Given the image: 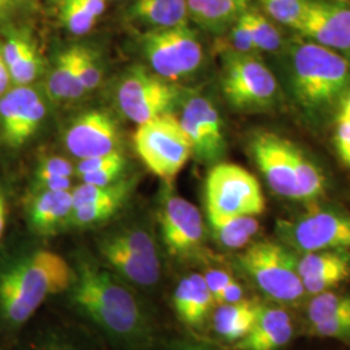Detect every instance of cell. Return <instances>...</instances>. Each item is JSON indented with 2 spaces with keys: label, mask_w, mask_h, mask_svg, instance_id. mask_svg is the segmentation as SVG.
I'll return each instance as SVG.
<instances>
[{
  "label": "cell",
  "mask_w": 350,
  "mask_h": 350,
  "mask_svg": "<svg viewBox=\"0 0 350 350\" xmlns=\"http://www.w3.org/2000/svg\"><path fill=\"white\" fill-rule=\"evenodd\" d=\"M17 3V0H0V5L3 7V8H5L7 11H10V10H12L13 5Z\"/></svg>",
  "instance_id": "52"
},
{
  "label": "cell",
  "mask_w": 350,
  "mask_h": 350,
  "mask_svg": "<svg viewBox=\"0 0 350 350\" xmlns=\"http://www.w3.org/2000/svg\"><path fill=\"white\" fill-rule=\"evenodd\" d=\"M120 247L148 262L161 265L157 244L148 231L139 227H129L107 235Z\"/></svg>",
  "instance_id": "28"
},
{
  "label": "cell",
  "mask_w": 350,
  "mask_h": 350,
  "mask_svg": "<svg viewBox=\"0 0 350 350\" xmlns=\"http://www.w3.org/2000/svg\"><path fill=\"white\" fill-rule=\"evenodd\" d=\"M46 104L36 90L16 86L0 99V125L4 140L18 147L30 138L46 116Z\"/></svg>",
  "instance_id": "15"
},
{
  "label": "cell",
  "mask_w": 350,
  "mask_h": 350,
  "mask_svg": "<svg viewBox=\"0 0 350 350\" xmlns=\"http://www.w3.org/2000/svg\"><path fill=\"white\" fill-rule=\"evenodd\" d=\"M49 92L53 100H75L86 91L82 86L75 68V47L63 51L49 78Z\"/></svg>",
  "instance_id": "25"
},
{
  "label": "cell",
  "mask_w": 350,
  "mask_h": 350,
  "mask_svg": "<svg viewBox=\"0 0 350 350\" xmlns=\"http://www.w3.org/2000/svg\"><path fill=\"white\" fill-rule=\"evenodd\" d=\"M243 20L250 29V36L256 50L258 52H278L284 47L283 36L276 24L265 13L256 10H247L241 14Z\"/></svg>",
  "instance_id": "26"
},
{
  "label": "cell",
  "mask_w": 350,
  "mask_h": 350,
  "mask_svg": "<svg viewBox=\"0 0 350 350\" xmlns=\"http://www.w3.org/2000/svg\"><path fill=\"white\" fill-rule=\"evenodd\" d=\"M167 350H215L212 347L202 344L199 341H193V340H187V338H182V340H176L173 341Z\"/></svg>",
  "instance_id": "47"
},
{
  "label": "cell",
  "mask_w": 350,
  "mask_h": 350,
  "mask_svg": "<svg viewBox=\"0 0 350 350\" xmlns=\"http://www.w3.org/2000/svg\"><path fill=\"white\" fill-rule=\"evenodd\" d=\"M205 205L206 214L258 217L266 201L254 175L237 163H221L206 176Z\"/></svg>",
  "instance_id": "8"
},
{
  "label": "cell",
  "mask_w": 350,
  "mask_h": 350,
  "mask_svg": "<svg viewBox=\"0 0 350 350\" xmlns=\"http://www.w3.org/2000/svg\"><path fill=\"white\" fill-rule=\"evenodd\" d=\"M263 13L275 24L296 29L305 8V0H260Z\"/></svg>",
  "instance_id": "32"
},
{
  "label": "cell",
  "mask_w": 350,
  "mask_h": 350,
  "mask_svg": "<svg viewBox=\"0 0 350 350\" xmlns=\"http://www.w3.org/2000/svg\"><path fill=\"white\" fill-rule=\"evenodd\" d=\"M221 83L226 100L240 112H267L280 100L275 75L254 55L227 52Z\"/></svg>",
  "instance_id": "6"
},
{
  "label": "cell",
  "mask_w": 350,
  "mask_h": 350,
  "mask_svg": "<svg viewBox=\"0 0 350 350\" xmlns=\"http://www.w3.org/2000/svg\"><path fill=\"white\" fill-rule=\"evenodd\" d=\"M310 331L321 338L350 340V314L313 323L310 325Z\"/></svg>",
  "instance_id": "38"
},
{
  "label": "cell",
  "mask_w": 350,
  "mask_h": 350,
  "mask_svg": "<svg viewBox=\"0 0 350 350\" xmlns=\"http://www.w3.org/2000/svg\"><path fill=\"white\" fill-rule=\"evenodd\" d=\"M129 16L150 30L188 25L189 18L186 0H135Z\"/></svg>",
  "instance_id": "22"
},
{
  "label": "cell",
  "mask_w": 350,
  "mask_h": 350,
  "mask_svg": "<svg viewBox=\"0 0 350 350\" xmlns=\"http://www.w3.org/2000/svg\"><path fill=\"white\" fill-rule=\"evenodd\" d=\"M335 146L341 163L350 169V114L336 113Z\"/></svg>",
  "instance_id": "39"
},
{
  "label": "cell",
  "mask_w": 350,
  "mask_h": 350,
  "mask_svg": "<svg viewBox=\"0 0 350 350\" xmlns=\"http://www.w3.org/2000/svg\"><path fill=\"white\" fill-rule=\"evenodd\" d=\"M69 293L75 309L120 348L154 347L157 329L148 308L111 269L90 257H78Z\"/></svg>",
  "instance_id": "1"
},
{
  "label": "cell",
  "mask_w": 350,
  "mask_h": 350,
  "mask_svg": "<svg viewBox=\"0 0 350 350\" xmlns=\"http://www.w3.org/2000/svg\"><path fill=\"white\" fill-rule=\"evenodd\" d=\"M8 12V11H7V10H5V8H3V7H1V5H0V16H1V14H4V13H7Z\"/></svg>",
  "instance_id": "53"
},
{
  "label": "cell",
  "mask_w": 350,
  "mask_h": 350,
  "mask_svg": "<svg viewBox=\"0 0 350 350\" xmlns=\"http://www.w3.org/2000/svg\"><path fill=\"white\" fill-rule=\"evenodd\" d=\"M286 56L289 94L301 112L314 122L338 113L350 92L349 60L302 37L288 44Z\"/></svg>",
  "instance_id": "2"
},
{
  "label": "cell",
  "mask_w": 350,
  "mask_h": 350,
  "mask_svg": "<svg viewBox=\"0 0 350 350\" xmlns=\"http://www.w3.org/2000/svg\"><path fill=\"white\" fill-rule=\"evenodd\" d=\"M338 112H344L350 114V92L342 99V101H341V104H340V107H338Z\"/></svg>",
  "instance_id": "51"
},
{
  "label": "cell",
  "mask_w": 350,
  "mask_h": 350,
  "mask_svg": "<svg viewBox=\"0 0 350 350\" xmlns=\"http://www.w3.org/2000/svg\"><path fill=\"white\" fill-rule=\"evenodd\" d=\"M142 47L152 72L170 82L195 73L204 59L200 40L188 25L150 30Z\"/></svg>",
  "instance_id": "9"
},
{
  "label": "cell",
  "mask_w": 350,
  "mask_h": 350,
  "mask_svg": "<svg viewBox=\"0 0 350 350\" xmlns=\"http://www.w3.org/2000/svg\"><path fill=\"white\" fill-rule=\"evenodd\" d=\"M198 159L205 163L219 160L226 150L224 125L212 101L201 95L188 98L179 118Z\"/></svg>",
  "instance_id": "14"
},
{
  "label": "cell",
  "mask_w": 350,
  "mask_h": 350,
  "mask_svg": "<svg viewBox=\"0 0 350 350\" xmlns=\"http://www.w3.org/2000/svg\"><path fill=\"white\" fill-rule=\"evenodd\" d=\"M227 40L230 44L231 53H240V55H254L258 51L256 50V46L253 43V39L250 36V29L240 16L238 20L228 27V36Z\"/></svg>",
  "instance_id": "37"
},
{
  "label": "cell",
  "mask_w": 350,
  "mask_h": 350,
  "mask_svg": "<svg viewBox=\"0 0 350 350\" xmlns=\"http://www.w3.org/2000/svg\"><path fill=\"white\" fill-rule=\"evenodd\" d=\"M72 191H40L29 208V222L39 235H53L70 224Z\"/></svg>",
  "instance_id": "20"
},
{
  "label": "cell",
  "mask_w": 350,
  "mask_h": 350,
  "mask_svg": "<svg viewBox=\"0 0 350 350\" xmlns=\"http://www.w3.org/2000/svg\"><path fill=\"white\" fill-rule=\"evenodd\" d=\"M212 292L199 273H192L179 280L173 295V306L178 319L192 328L204 325L214 306Z\"/></svg>",
  "instance_id": "19"
},
{
  "label": "cell",
  "mask_w": 350,
  "mask_h": 350,
  "mask_svg": "<svg viewBox=\"0 0 350 350\" xmlns=\"http://www.w3.org/2000/svg\"><path fill=\"white\" fill-rule=\"evenodd\" d=\"M350 278V267H342L338 270L327 271L319 275L309 276L302 279V286L306 295H318L327 291H332Z\"/></svg>",
  "instance_id": "36"
},
{
  "label": "cell",
  "mask_w": 350,
  "mask_h": 350,
  "mask_svg": "<svg viewBox=\"0 0 350 350\" xmlns=\"http://www.w3.org/2000/svg\"><path fill=\"white\" fill-rule=\"evenodd\" d=\"M179 99V90L163 77L134 68L117 88V103L126 118L144 124L170 109Z\"/></svg>",
  "instance_id": "10"
},
{
  "label": "cell",
  "mask_w": 350,
  "mask_h": 350,
  "mask_svg": "<svg viewBox=\"0 0 350 350\" xmlns=\"http://www.w3.org/2000/svg\"><path fill=\"white\" fill-rule=\"evenodd\" d=\"M301 37L335 51L350 62V4L348 0H305Z\"/></svg>",
  "instance_id": "12"
},
{
  "label": "cell",
  "mask_w": 350,
  "mask_h": 350,
  "mask_svg": "<svg viewBox=\"0 0 350 350\" xmlns=\"http://www.w3.org/2000/svg\"><path fill=\"white\" fill-rule=\"evenodd\" d=\"M121 160H125V159L120 150H116V152H112L109 154H104V156H94V157L83 159L77 166V173L78 175L92 173V172L100 170L103 167H107L113 163H118Z\"/></svg>",
  "instance_id": "41"
},
{
  "label": "cell",
  "mask_w": 350,
  "mask_h": 350,
  "mask_svg": "<svg viewBox=\"0 0 350 350\" xmlns=\"http://www.w3.org/2000/svg\"><path fill=\"white\" fill-rule=\"evenodd\" d=\"M276 235L280 243L295 253L350 252V214L313 206L292 219H279Z\"/></svg>",
  "instance_id": "7"
},
{
  "label": "cell",
  "mask_w": 350,
  "mask_h": 350,
  "mask_svg": "<svg viewBox=\"0 0 350 350\" xmlns=\"http://www.w3.org/2000/svg\"><path fill=\"white\" fill-rule=\"evenodd\" d=\"M261 305L250 299L217 305L212 319L214 332L228 342H238L250 334L257 321Z\"/></svg>",
  "instance_id": "21"
},
{
  "label": "cell",
  "mask_w": 350,
  "mask_h": 350,
  "mask_svg": "<svg viewBox=\"0 0 350 350\" xmlns=\"http://www.w3.org/2000/svg\"><path fill=\"white\" fill-rule=\"evenodd\" d=\"M10 81H11V75H10L8 66L4 62L3 50H1V46H0V95L7 90Z\"/></svg>",
  "instance_id": "49"
},
{
  "label": "cell",
  "mask_w": 350,
  "mask_h": 350,
  "mask_svg": "<svg viewBox=\"0 0 350 350\" xmlns=\"http://www.w3.org/2000/svg\"><path fill=\"white\" fill-rule=\"evenodd\" d=\"M94 17L99 18L107 8V0H77Z\"/></svg>",
  "instance_id": "48"
},
{
  "label": "cell",
  "mask_w": 350,
  "mask_h": 350,
  "mask_svg": "<svg viewBox=\"0 0 350 350\" xmlns=\"http://www.w3.org/2000/svg\"><path fill=\"white\" fill-rule=\"evenodd\" d=\"M297 256L279 240L252 241L239 256V265L266 297L284 306L304 300L305 289L297 271Z\"/></svg>",
  "instance_id": "4"
},
{
  "label": "cell",
  "mask_w": 350,
  "mask_h": 350,
  "mask_svg": "<svg viewBox=\"0 0 350 350\" xmlns=\"http://www.w3.org/2000/svg\"><path fill=\"white\" fill-rule=\"evenodd\" d=\"M292 317L278 306L261 305L257 321L247 336L235 342L238 350H279L293 338Z\"/></svg>",
  "instance_id": "18"
},
{
  "label": "cell",
  "mask_w": 350,
  "mask_h": 350,
  "mask_svg": "<svg viewBox=\"0 0 350 350\" xmlns=\"http://www.w3.org/2000/svg\"><path fill=\"white\" fill-rule=\"evenodd\" d=\"M350 314V296L340 295L332 291L312 296L306 315L310 325Z\"/></svg>",
  "instance_id": "29"
},
{
  "label": "cell",
  "mask_w": 350,
  "mask_h": 350,
  "mask_svg": "<svg viewBox=\"0 0 350 350\" xmlns=\"http://www.w3.org/2000/svg\"><path fill=\"white\" fill-rule=\"evenodd\" d=\"M205 282L209 287V291L212 292L213 299L215 302V299L218 297V295L222 292V289L234 279V276L230 273H227L225 270H219V269H211L208 270L205 274Z\"/></svg>",
  "instance_id": "43"
},
{
  "label": "cell",
  "mask_w": 350,
  "mask_h": 350,
  "mask_svg": "<svg viewBox=\"0 0 350 350\" xmlns=\"http://www.w3.org/2000/svg\"><path fill=\"white\" fill-rule=\"evenodd\" d=\"M293 144L275 133L262 131L252 138L250 150L270 189L283 199L300 201Z\"/></svg>",
  "instance_id": "13"
},
{
  "label": "cell",
  "mask_w": 350,
  "mask_h": 350,
  "mask_svg": "<svg viewBox=\"0 0 350 350\" xmlns=\"http://www.w3.org/2000/svg\"><path fill=\"white\" fill-rule=\"evenodd\" d=\"M42 64L38 55L37 47L30 42L20 57L8 68L11 81L16 86H27L37 78Z\"/></svg>",
  "instance_id": "34"
},
{
  "label": "cell",
  "mask_w": 350,
  "mask_h": 350,
  "mask_svg": "<svg viewBox=\"0 0 350 350\" xmlns=\"http://www.w3.org/2000/svg\"><path fill=\"white\" fill-rule=\"evenodd\" d=\"M75 173L72 163L66 159L60 156H51L44 159L39 167L37 175H62V176H72Z\"/></svg>",
  "instance_id": "42"
},
{
  "label": "cell",
  "mask_w": 350,
  "mask_h": 350,
  "mask_svg": "<svg viewBox=\"0 0 350 350\" xmlns=\"http://www.w3.org/2000/svg\"><path fill=\"white\" fill-rule=\"evenodd\" d=\"M60 18L64 26L75 36H85L90 33L98 20L77 0L60 1Z\"/></svg>",
  "instance_id": "33"
},
{
  "label": "cell",
  "mask_w": 350,
  "mask_h": 350,
  "mask_svg": "<svg viewBox=\"0 0 350 350\" xmlns=\"http://www.w3.org/2000/svg\"><path fill=\"white\" fill-rule=\"evenodd\" d=\"M208 222L215 241L226 250L247 248L260 232L257 217L208 214Z\"/></svg>",
  "instance_id": "24"
},
{
  "label": "cell",
  "mask_w": 350,
  "mask_h": 350,
  "mask_svg": "<svg viewBox=\"0 0 350 350\" xmlns=\"http://www.w3.org/2000/svg\"><path fill=\"white\" fill-rule=\"evenodd\" d=\"M167 253L178 260L195 258L204 250L205 226L200 211L189 201L169 193L159 213Z\"/></svg>",
  "instance_id": "11"
},
{
  "label": "cell",
  "mask_w": 350,
  "mask_h": 350,
  "mask_svg": "<svg viewBox=\"0 0 350 350\" xmlns=\"http://www.w3.org/2000/svg\"><path fill=\"white\" fill-rule=\"evenodd\" d=\"M37 350H85L63 334H53L46 338Z\"/></svg>",
  "instance_id": "45"
},
{
  "label": "cell",
  "mask_w": 350,
  "mask_h": 350,
  "mask_svg": "<svg viewBox=\"0 0 350 350\" xmlns=\"http://www.w3.org/2000/svg\"><path fill=\"white\" fill-rule=\"evenodd\" d=\"M117 143V126L109 114L100 111L79 116L65 135L66 148L79 160L116 152Z\"/></svg>",
  "instance_id": "16"
},
{
  "label": "cell",
  "mask_w": 350,
  "mask_h": 350,
  "mask_svg": "<svg viewBox=\"0 0 350 350\" xmlns=\"http://www.w3.org/2000/svg\"><path fill=\"white\" fill-rule=\"evenodd\" d=\"M188 14L198 25L221 33L248 10L250 0H186Z\"/></svg>",
  "instance_id": "23"
},
{
  "label": "cell",
  "mask_w": 350,
  "mask_h": 350,
  "mask_svg": "<svg viewBox=\"0 0 350 350\" xmlns=\"http://www.w3.org/2000/svg\"><path fill=\"white\" fill-rule=\"evenodd\" d=\"M73 267L51 250H40L0 274V317L12 327L26 323L51 296L69 291Z\"/></svg>",
  "instance_id": "3"
},
{
  "label": "cell",
  "mask_w": 350,
  "mask_h": 350,
  "mask_svg": "<svg viewBox=\"0 0 350 350\" xmlns=\"http://www.w3.org/2000/svg\"><path fill=\"white\" fill-rule=\"evenodd\" d=\"M125 160H121L118 163L109 165L107 167H103L100 170L88 173V174L79 175L82 182L86 185L94 186H108L120 180V175L122 174L125 169Z\"/></svg>",
  "instance_id": "40"
},
{
  "label": "cell",
  "mask_w": 350,
  "mask_h": 350,
  "mask_svg": "<svg viewBox=\"0 0 350 350\" xmlns=\"http://www.w3.org/2000/svg\"><path fill=\"white\" fill-rule=\"evenodd\" d=\"M244 299V288L239 283L238 280L234 278L227 286H226L222 292L218 295L215 299V304H234L238 301Z\"/></svg>",
  "instance_id": "46"
},
{
  "label": "cell",
  "mask_w": 350,
  "mask_h": 350,
  "mask_svg": "<svg viewBox=\"0 0 350 350\" xmlns=\"http://www.w3.org/2000/svg\"><path fill=\"white\" fill-rule=\"evenodd\" d=\"M125 199H112V200L96 201L75 206L70 217L69 226L75 227H92L100 225L103 222L111 219L120 208L125 204Z\"/></svg>",
  "instance_id": "30"
},
{
  "label": "cell",
  "mask_w": 350,
  "mask_h": 350,
  "mask_svg": "<svg viewBox=\"0 0 350 350\" xmlns=\"http://www.w3.org/2000/svg\"><path fill=\"white\" fill-rule=\"evenodd\" d=\"M40 191H69L72 187L70 176L62 175H37Z\"/></svg>",
  "instance_id": "44"
},
{
  "label": "cell",
  "mask_w": 350,
  "mask_h": 350,
  "mask_svg": "<svg viewBox=\"0 0 350 350\" xmlns=\"http://www.w3.org/2000/svg\"><path fill=\"white\" fill-rule=\"evenodd\" d=\"M101 258L107 267L129 286L142 289L156 287L163 276V266L148 262L104 237L98 244Z\"/></svg>",
  "instance_id": "17"
},
{
  "label": "cell",
  "mask_w": 350,
  "mask_h": 350,
  "mask_svg": "<svg viewBox=\"0 0 350 350\" xmlns=\"http://www.w3.org/2000/svg\"><path fill=\"white\" fill-rule=\"evenodd\" d=\"M297 271L304 278L319 275L327 271L350 267V252L348 250H322L304 253L296 261Z\"/></svg>",
  "instance_id": "27"
},
{
  "label": "cell",
  "mask_w": 350,
  "mask_h": 350,
  "mask_svg": "<svg viewBox=\"0 0 350 350\" xmlns=\"http://www.w3.org/2000/svg\"><path fill=\"white\" fill-rule=\"evenodd\" d=\"M134 146L148 170L169 185L193 153L179 118L172 113H165L138 125Z\"/></svg>",
  "instance_id": "5"
},
{
  "label": "cell",
  "mask_w": 350,
  "mask_h": 350,
  "mask_svg": "<svg viewBox=\"0 0 350 350\" xmlns=\"http://www.w3.org/2000/svg\"><path fill=\"white\" fill-rule=\"evenodd\" d=\"M75 60L77 75L85 91L98 88L103 78V72L96 53L86 47L75 46Z\"/></svg>",
  "instance_id": "35"
},
{
  "label": "cell",
  "mask_w": 350,
  "mask_h": 350,
  "mask_svg": "<svg viewBox=\"0 0 350 350\" xmlns=\"http://www.w3.org/2000/svg\"><path fill=\"white\" fill-rule=\"evenodd\" d=\"M4 227H5V204H4V199L0 193V239L3 235Z\"/></svg>",
  "instance_id": "50"
},
{
  "label": "cell",
  "mask_w": 350,
  "mask_h": 350,
  "mask_svg": "<svg viewBox=\"0 0 350 350\" xmlns=\"http://www.w3.org/2000/svg\"><path fill=\"white\" fill-rule=\"evenodd\" d=\"M131 189V183L127 180H117L108 186H94L82 183L72 191L73 205L79 206L83 204L96 201L112 200V199H127Z\"/></svg>",
  "instance_id": "31"
}]
</instances>
